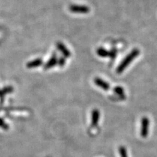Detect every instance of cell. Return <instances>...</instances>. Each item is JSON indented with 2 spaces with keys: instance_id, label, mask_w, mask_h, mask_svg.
Returning <instances> with one entry per match:
<instances>
[{
  "instance_id": "cell-1",
  "label": "cell",
  "mask_w": 157,
  "mask_h": 157,
  "mask_svg": "<svg viewBox=\"0 0 157 157\" xmlns=\"http://www.w3.org/2000/svg\"><path fill=\"white\" fill-rule=\"evenodd\" d=\"M139 54H140V50L137 49H134L132 52H130V53L128 54L127 56L122 61V62L119 64L117 69H116V73H117L118 74H121Z\"/></svg>"
},
{
  "instance_id": "cell-2",
  "label": "cell",
  "mask_w": 157,
  "mask_h": 157,
  "mask_svg": "<svg viewBox=\"0 0 157 157\" xmlns=\"http://www.w3.org/2000/svg\"><path fill=\"white\" fill-rule=\"evenodd\" d=\"M69 9L71 12L75 13H88L90 11V9L85 5H71Z\"/></svg>"
},
{
  "instance_id": "cell-3",
  "label": "cell",
  "mask_w": 157,
  "mask_h": 157,
  "mask_svg": "<svg viewBox=\"0 0 157 157\" xmlns=\"http://www.w3.org/2000/svg\"><path fill=\"white\" fill-rule=\"evenodd\" d=\"M149 128V120L148 118L143 117L141 120V136L143 137L147 136Z\"/></svg>"
},
{
  "instance_id": "cell-4",
  "label": "cell",
  "mask_w": 157,
  "mask_h": 157,
  "mask_svg": "<svg viewBox=\"0 0 157 157\" xmlns=\"http://www.w3.org/2000/svg\"><path fill=\"white\" fill-rule=\"evenodd\" d=\"M94 81L95 84H96V85H97L98 87H100V88L104 90L107 91L109 89V88H110V85H109V83H107L106 81H104L103 79H101L100 78H98V77L95 78Z\"/></svg>"
},
{
  "instance_id": "cell-5",
  "label": "cell",
  "mask_w": 157,
  "mask_h": 157,
  "mask_svg": "<svg viewBox=\"0 0 157 157\" xmlns=\"http://www.w3.org/2000/svg\"><path fill=\"white\" fill-rule=\"evenodd\" d=\"M13 91V88L11 86L4 87L3 89H0V104L1 105L3 104V101H4V98L5 95L9 93H11Z\"/></svg>"
},
{
  "instance_id": "cell-6",
  "label": "cell",
  "mask_w": 157,
  "mask_h": 157,
  "mask_svg": "<svg viewBox=\"0 0 157 157\" xmlns=\"http://www.w3.org/2000/svg\"><path fill=\"white\" fill-rule=\"evenodd\" d=\"M100 117V113L99 110L97 109H93L92 112V116H91V122H92V126H96L98 122H99V119Z\"/></svg>"
},
{
  "instance_id": "cell-7",
  "label": "cell",
  "mask_w": 157,
  "mask_h": 157,
  "mask_svg": "<svg viewBox=\"0 0 157 157\" xmlns=\"http://www.w3.org/2000/svg\"><path fill=\"white\" fill-rule=\"evenodd\" d=\"M57 48L59 49L60 52L64 54V56L65 57H69L71 56V53L67 48L62 43L59 42L57 43Z\"/></svg>"
},
{
  "instance_id": "cell-8",
  "label": "cell",
  "mask_w": 157,
  "mask_h": 157,
  "mask_svg": "<svg viewBox=\"0 0 157 157\" xmlns=\"http://www.w3.org/2000/svg\"><path fill=\"white\" fill-rule=\"evenodd\" d=\"M43 64V60L41 58H37L32 61L29 62L26 64V66L28 68L31 69V68H34L39 67Z\"/></svg>"
},
{
  "instance_id": "cell-9",
  "label": "cell",
  "mask_w": 157,
  "mask_h": 157,
  "mask_svg": "<svg viewBox=\"0 0 157 157\" xmlns=\"http://www.w3.org/2000/svg\"><path fill=\"white\" fill-rule=\"evenodd\" d=\"M57 64H58L57 58L55 55H54V56L51 57L50 58V60L45 64V65H44V69H50L51 68L54 67V65H56Z\"/></svg>"
},
{
  "instance_id": "cell-10",
  "label": "cell",
  "mask_w": 157,
  "mask_h": 157,
  "mask_svg": "<svg viewBox=\"0 0 157 157\" xmlns=\"http://www.w3.org/2000/svg\"><path fill=\"white\" fill-rule=\"evenodd\" d=\"M96 53H97V54L98 56H100V57H102V58L109 56V52H108L107 50H106L104 48L98 49Z\"/></svg>"
},
{
  "instance_id": "cell-11",
  "label": "cell",
  "mask_w": 157,
  "mask_h": 157,
  "mask_svg": "<svg viewBox=\"0 0 157 157\" xmlns=\"http://www.w3.org/2000/svg\"><path fill=\"white\" fill-rule=\"evenodd\" d=\"M114 92L120 96H125V91L121 86H116L114 88Z\"/></svg>"
},
{
  "instance_id": "cell-12",
  "label": "cell",
  "mask_w": 157,
  "mask_h": 157,
  "mask_svg": "<svg viewBox=\"0 0 157 157\" xmlns=\"http://www.w3.org/2000/svg\"><path fill=\"white\" fill-rule=\"evenodd\" d=\"M119 153L120 156H121V157H128V155H127V151H126V149L123 147V146H120V147H119Z\"/></svg>"
},
{
  "instance_id": "cell-13",
  "label": "cell",
  "mask_w": 157,
  "mask_h": 157,
  "mask_svg": "<svg viewBox=\"0 0 157 157\" xmlns=\"http://www.w3.org/2000/svg\"><path fill=\"white\" fill-rule=\"evenodd\" d=\"M0 128H2V129L3 130H8L9 129V125H7V124L4 121V120H3L2 118H0Z\"/></svg>"
},
{
  "instance_id": "cell-14",
  "label": "cell",
  "mask_w": 157,
  "mask_h": 157,
  "mask_svg": "<svg viewBox=\"0 0 157 157\" xmlns=\"http://www.w3.org/2000/svg\"><path fill=\"white\" fill-rule=\"evenodd\" d=\"M116 50L113 49L111 51V52H109V56H110L112 58V59H115V57H116Z\"/></svg>"
},
{
  "instance_id": "cell-15",
  "label": "cell",
  "mask_w": 157,
  "mask_h": 157,
  "mask_svg": "<svg viewBox=\"0 0 157 157\" xmlns=\"http://www.w3.org/2000/svg\"><path fill=\"white\" fill-rule=\"evenodd\" d=\"M65 59L64 58H61L59 59V60H58V64L60 65V66H63V65L65 64Z\"/></svg>"
}]
</instances>
